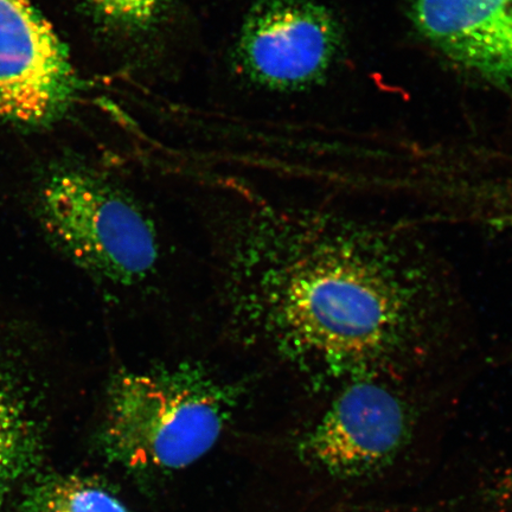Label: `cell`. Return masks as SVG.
Listing matches in <instances>:
<instances>
[{"label":"cell","instance_id":"obj_1","mask_svg":"<svg viewBox=\"0 0 512 512\" xmlns=\"http://www.w3.org/2000/svg\"><path fill=\"white\" fill-rule=\"evenodd\" d=\"M280 275L275 318L305 361L339 383L401 377L444 331L446 288L418 240L357 221L313 224Z\"/></svg>","mask_w":512,"mask_h":512},{"label":"cell","instance_id":"obj_2","mask_svg":"<svg viewBox=\"0 0 512 512\" xmlns=\"http://www.w3.org/2000/svg\"><path fill=\"white\" fill-rule=\"evenodd\" d=\"M227 416L226 396L196 371L121 370L107 387L101 443L131 469H182L214 447Z\"/></svg>","mask_w":512,"mask_h":512},{"label":"cell","instance_id":"obj_3","mask_svg":"<svg viewBox=\"0 0 512 512\" xmlns=\"http://www.w3.org/2000/svg\"><path fill=\"white\" fill-rule=\"evenodd\" d=\"M37 217L51 246L113 283H136L156 265L157 236L149 217L92 171L73 168L50 176L38 195Z\"/></svg>","mask_w":512,"mask_h":512},{"label":"cell","instance_id":"obj_4","mask_svg":"<svg viewBox=\"0 0 512 512\" xmlns=\"http://www.w3.org/2000/svg\"><path fill=\"white\" fill-rule=\"evenodd\" d=\"M415 424L400 377H357L339 383L300 448L307 462L331 477L363 479L399 458L411 443Z\"/></svg>","mask_w":512,"mask_h":512},{"label":"cell","instance_id":"obj_5","mask_svg":"<svg viewBox=\"0 0 512 512\" xmlns=\"http://www.w3.org/2000/svg\"><path fill=\"white\" fill-rule=\"evenodd\" d=\"M331 11L313 0H256L236 38L239 74L265 91L292 93L322 82L341 49Z\"/></svg>","mask_w":512,"mask_h":512},{"label":"cell","instance_id":"obj_6","mask_svg":"<svg viewBox=\"0 0 512 512\" xmlns=\"http://www.w3.org/2000/svg\"><path fill=\"white\" fill-rule=\"evenodd\" d=\"M78 91L66 46L28 0H0V118L42 124Z\"/></svg>","mask_w":512,"mask_h":512},{"label":"cell","instance_id":"obj_7","mask_svg":"<svg viewBox=\"0 0 512 512\" xmlns=\"http://www.w3.org/2000/svg\"><path fill=\"white\" fill-rule=\"evenodd\" d=\"M412 18L448 60L512 91V0H414Z\"/></svg>","mask_w":512,"mask_h":512},{"label":"cell","instance_id":"obj_8","mask_svg":"<svg viewBox=\"0 0 512 512\" xmlns=\"http://www.w3.org/2000/svg\"><path fill=\"white\" fill-rule=\"evenodd\" d=\"M9 332L0 330V503L42 463L49 389L29 345Z\"/></svg>","mask_w":512,"mask_h":512},{"label":"cell","instance_id":"obj_9","mask_svg":"<svg viewBox=\"0 0 512 512\" xmlns=\"http://www.w3.org/2000/svg\"><path fill=\"white\" fill-rule=\"evenodd\" d=\"M27 484L18 512H131L110 492L85 478L50 475Z\"/></svg>","mask_w":512,"mask_h":512},{"label":"cell","instance_id":"obj_10","mask_svg":"<svg viewBox=\"0 0 512 512\" xmlns=\"http://www.w3.org/2000/svg\"><path fill=\"white\" fill-rule=\"evenodd\" d=\"M102 22L126 37L149 34L162 22L170 0H85Z\"/></svg>","mask_w":512,"mask_h":512},{"label":"cell","instance_id":"obj_11","mask_svg":"<svg viewBox=\"0 0 512 512\" xmlns=\"http://www.w3.org/2000/svg\"><path fill=\"white\" fill-rule=\"evenodd\" d=\"M494 501L512 507V476L504 478L490 494Z\"/></svg>","mask_w":512,"mask_h":512}]
</instances>
